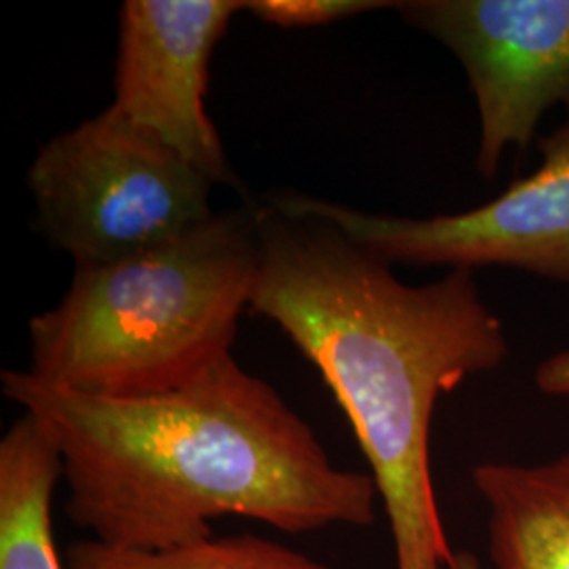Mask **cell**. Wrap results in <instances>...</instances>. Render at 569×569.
<instances>
[{
    "label": "cell",
    "mask_w": 569,
    "mask_h": 569,
    "mask_svg": "<svg viewBox=\"0 0 569 569\" xmlns=\"http://www.w3.org/2000/svg\"><path fill=\"white\" fill-rule=\"evenodd\" d=\"M68 569H333L258 536L204 538L169 550H124L82 540L68 550Z\"/></svg>",
    "instance_id": "10"
},
{
    "label": "cell",
    "mask_w": 569,
    "mask_h": 569,
    "mask_svg": "<svg viewBox=\"0 0 569 569\" xmlns=\"http://www.w3.org/2000/svg\"><path fill=\"white\" fill-rule=\"evenodd\" d=\"M241 0H127L110 108L167 143L213 183L237 186L207 112L209 66Z\"/></svg>",
    "instance_id": "7"
},
{
    "label": "cell",
    "mask_w": 569,
    "mask_h": 569,
    "mask_svg": "<svg viewBox=\"0 0 569 569\" xmlns=\"http://www.w3.org/2000/svg\"><path fill=\"white\" fill-rule=\"evenodd\" d=\"M256 209L260 260L249 310L283 329L345 409L387 510L397 569L456 552L430 470L441 395L502 366L509 338L472 270L407 284L327 220Z\"/></svg>",
    "instance_id": "2"
},
{
    "label": "cell",
    "mask_w": 569,
    "mask_h": 569,
    "mask_svg": "<svg viewBox=\"0 0 569 569\" xmlns=\"http://www.w3.org/2000/svg\"><path fill=\"white\" fill-rule=\"evenodd\" d=\"M540 164L488 203L458 213L403 218L279 192L268 203L327 220L390 266L448 270L512 268L569 283V119L538 140Z\"/></svg>",
    "instance_id": "5"
},
{
    "label": "cell",
    "mask_w": 569,
    "mask_h": 569,
    "mask_svg": "<svg viewBox=\"0 0 569 569\" xmlns=\"http://www.w3.org/2000/svg\"><path fill=\"white\" fill-rule=\"evenodd\" d=\"M0 382L60 451L66 515L108 547L178 549L230 515L287 533L376 521L373 477L336 467L315 430L232 355L148 397L89 395L18 369Z\"/></svg>",
    "instance_id": "1"
},
{
    "label": "cell",
    "mask_w": 569,
    "mask_h": 569,
    "mask_svg": "<svg viewBox=\"0 0 569 569\" xmlns=\"http://www.w3.org/2000/svg\"><path fill=\"white\" fill-rule=\"evenodd\" d=\"M60 479V451L23 413L0 441V569H63L51 528Z\"/></svg>",
    "instance_id": "9"
},
{
    "label": "cell",
    "mask_w": 569,
    "mask_h": 569,
    "mask_svg": "<svg viewBox=\"0 0 569 569\" xmlns=\"http://www.w3.org/2000/svg\"><path fill=\"white\" fill-rule=\"evenodd\" d=\"M533 382L540 392L549 397L569 399V346L545 359L533 376Z\"/></svg>",
    "instance_id": "12"
},
{
    "label": "cell",
    "mask_w": 569,
    "mask_h": 569,
    "mask_svg": "<svg viewBox=\"0 0 569 569\" xmlns=\"http://www.w3.org/2000/svg\"><path fill=\"white\" fill-rule=\"evenodd\" d=\"M258 260L249 207L216 213L157 249L77 268L60 305L28 323V371L102 397L182 387L232 355Z\"/></svg>",
    "instance_id": "3"
},
{
    "label": "cell",
    "mask_w": 569,
    "mask_h": 569,
    "mask_svg": "<svg viewBox=\"0 0 569 569\" xmlns=\"http://www.w3.org/2000/svg\"><path fill=\"white\" fill-rule=\"evenodd\" d=\"M397 9L385 0H247L244 11L279 28H312L369 11Z\"/></svg>",
    "instance_id": "11"
},
{
    "label": "cell",
    "mask_w": 569,
    "mask_h": 569,
    "mask_svg": "<svg viewBox=\"0 0 569 569\" xmlns=\"http://www.w3.org/2000/svg\"><path fill=\"white\" fill-rule=\"evenodd\" d=\"M26 182L42 234L77 268L157 249L216 216L213 182L110 106L42 143Z\"/></svg>",
    "instance_id": "4"
},
{
    "label": "cell",
    "mask_w": 569,
    "mask_h": 569,
    "mask_svg": "<svg viewBox=\"0 0 569 569\" xmlns=\"http://www.w3.org/2000/svg\"><path fill=\"white\" fill-rule=\"evenodd\" d=\"M472 483L488 502L493 569H569V451L540 465L483 462Z\"/></svg>",
    "instance_id": "8"
},
{
    "label": "cell",
    "mask_w": 569,
    "mask_h": 569,
    "mask_svg": "<svg viewBox=\"0 0 569 569\" xmlns=\"http://www.w3.org/2000/svg\"><path fill=\"white\" fill-rule=\"evenodd\" d=\"M443 569H481L479 568V561L475 559V555L470 552H456V559L453 563H449L448 568Z\"/></svg>",
    "instance_id": "13"
},
{
    "label": "cell",
    "mask_w": 569,
    "mask_h": 569,
    "mask_svg": "<svg viewBox=\"0 0 569 569\" xmlns=\"http://www.w3.org/2000/svg\"><path fill=\"white\" fill-rule=\"evenodd\" d=\"M465 68L479 117L475 164L493 180L545 114L569 119V0H407L395 9Z\"/></svg>",
    "instance_id": "6"
}]
</instances>
